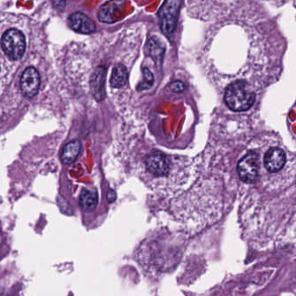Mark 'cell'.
Instances as JSON below:
<instances>
[{
  "instance_id": "1",
  "label": "cell",
  "mask_w": 296,
  "mask_h": 296,
  "mask_svg": "<svg viewBox=\"0 0 296 296\" xmlns=\"http://www.w3.org/2000/svg\"><path fill=\"white\" fill-rule=\"evenodd\" d=\"M256 100V94L244 81H236L227 87L224 101L233 111L250 110Z\"/></svg>"
},
{
  "instance_id": "16",
  "label": "cell",
  "mask_w": 296,
  "mask_h": 296,
  "mask_svg": "<svg viewBox=\"0 0 296 296\" xmlns=\"http://www.w3.org/2000/svg\"><path fill=\"white\" fill-rule=\"evenodd\" d=\"M170 88L175 91V92H181L183 90H185V84L183 83L182 81H175L173 83H171Z\"/></svg>"
},
{
  "instance_id": "12",
  "label": "cell",
  "mask_w": 296,
  "mask_h": 296,
  "mask_svg": "<svg viewBox=\"0 0 296 296\" xmlns=\"http://www.w3.org/2000/svg\"><path fill=\"white\" fill-rule=\"evenodd\" d=\"M129 72L126 67L123 64H117L114 67L111 77H110V85L113 88H121L128 82Z\"/></svg>"
},
{
  "instance_id": "6",
  "label": "cell",
  "mask_w": 296,
  "mask_h": 296,
  "mask_svg": "<svg viewBox=\"0 0 296 296\" xmlns=\"http://www.w3.org/2000/svg\"><path fill=\"white\" fill-rule=\"evenodd\" d=\"M40 87V76L34 67L26 68L20 78V88L23 96L31 98L37 95Z\"/></svg>"
},
{
  "instance_id": "13",
  "label": "cell",
  "mask_w": 296,
  "mask_h": 296,
  "mask_svg": "<svg viewBox=\"0 0 296 296\" xmlns=\"http://www.w3.org/2000/svg\"><path fill=\"white\" fill-rule=\"evenodd\" d=\"M117 2H107L100 7L98 11V19L104 23H112L115 19V12L117 10Z\"/></svg>"
},
{
  "instance_id": "4",
  "label": "cell",
  "mask_w": 296,
  "mask_h": 296,
  "mask_svg": "<svg viewBox=\"0 0 296 296\" xmlns=\"http://www.w3.org/2000/svg\"><path fill=\"white\" fill-rule=\"evenodd\" d=\"M180 1H165L158 11V16L162 21V30L167 36L172 35L176 30L179 11Z\"/></svg>"
},
{
  "instance_id": "3",
  "label": "cell",
  "mask_w": 296,
  "mask_h": 296,
  "mask_svg": "<svg viewBox=\"0 0 296 296\" xmlns=\"http://www.w3.org/2000/svg\"><path fill=\"white\" fill-rule=\"evenodd\" d=\"M261 161L258 154L250 151L245 154L238 162L237 172L241 181L245 183H254L260 175Z\"/></svg>"
},
{
  "instance_id": "11",
  "label": "cell",
  "mask_w": 296,
  "mask_h": 296,
  "mask_svg": "<svg viewBox=\"0 0 296 296\" xmlns=\"http://www.w3.org/2000/svg\"><path fill=\"white\" fill-rule=\"evenodd\" d=\"M80 149H81V144L77 140H74L67 143L61 154L62 162L65 164L74 163L78 157Z\"/></svg>"
},
{
  "instance_id": "15",
  "label": "cell",
  "mask_w": 296,
  "mask_h": 296,
  "mask_svg": "<svg viewBox=\"0 0 296 296\" xmlns=\"http://www.w3.org/2000/svg\"><path fill=\"white\" fill-rule=\"evenodd\" d=\"M150 55L155 58H158V57H162L163 56V51H164V47L161 44L160 42L155 38L150 39Z\"/></svg>"
},
{
  "instance_id": "17",
  "label": "cell",
  "mask_w": 296,
  "mask_h": 296,
  "mask_svg": "<svg viewBox=\"0 0 296 296\" xmlns=\"http://www.w3.org/2000/svg\"><path fill=\"white\" fill-rule=\"evenodd\" d=\"M107 199H108V201L110 203H112V202L115 201V199H116V193L114 192L113 190H110V191L108 192V194H107Z\"/></svg>"
},
{
  "instance_id": "5",
  "label": "cell",
  "mask_w": 296,
  "mask_h": 296,
  "mask_svg": "<svg viewBox=\"0 0 296 296\" xmlns=\"http://www.w3.org/2000/svg\"><path fill=\"white\" fill-rule=\"evenodd\" d=\"M146 170L150 175L156 177H163L170 174L171 159L161 151H153L144 160Z\"/></svg>"
},
{
  "instance_id": "14",
  "label": "cell",
  "mask_w": 296,
  "mask_h": 296,
  "mask_svg": "<svg viewBox=\"0 0 296 296\" xmlns=\"http://www.w3.org/2000/svg\"><path fill=\"white\" fill-rule=\"evenodd\" d=\"M143 72V76H144V81L138 84V86H137L138 90H148L154 83L153 74L150 72V70L148 68H144Z\"/></svg>"
},
{
  "instance_id": "18",
  "label": "cell",
  "mask_w": 296,
  "mask_h": 296,
  "mask_svg": "<svg viewBox=\"0 0 296 296\" xmlns=\"http://www.w3.org/2000/svg\"><path fill=\"white\" fill-rule=\"evenodd\" d=\"M53 4L55 6L57 7V8L62 9V8L65 5V2H63V1H57V2H53Z\"/></svg>"
},
{
  "instance_id": "9",
  "label": "cell",
  "mask_w": 296,
  "mask_h": 296,
  "mask_svg": "<svg viewBox=\"0 0 296 296\" xmlns=\"http://www.w3.org/2000/svg\"><path fill=\"white\" fill-rule=\"evenodd\" d=\"M105 76H106V70L103 66L97 67L91 76V79H90L91 92L97 101H102L105 97V89H104Z\"/></svg>"
},
{
  "instance_id": "8",
  "label": "cell",
  "mask_w": 296,
  "mask_h": 296,
  "mask_svg": "<svg viewBox=\"0 0 296 296\" xmlns=\"http://www.w3.org/2000/svg\"><path fill=\"white\" fill-rule=\"evenodd\" d=\"M68 23L74 30L79 33L90 34L96 30V24L93 21L82 12L71 14L68 18Z\"/></svg>"
},
{
  "instance_id": "2",
  "label": "cell",
  "mask_w": 296,
  "mask_h": 296,
  "mask_svg": "<svg viewBox=\"0 0 296 296\" xmlns=\"http://www.w3.org/2000/svg\"><path fill=\"white\" fill-rule=\"evenodd\" d=\"M1 46L9 59L11 61L21 59L26 47L24 35L17 29L6 30L1 39Z\"/></svg>"
},
{
  "instance_id": "7",
  "label": "cell",
  "mask_w": 296,
  "mask_h": 296,
  "mask_svg": "<svg viewBox=\"0 0 296 296\" xmlns=\"http://www.w3.org/2000/svg\"><path fill=\"white\" fill-rule=\"evenodd\" d=\"M287 163V155L281 148L272 147L269 149L263 157V164L270 173L279 172Z\"/></svg>"
},
{
  "instance_id": "10",
  "label": "cell",
  "mask_w": 296,
  "mask_h": 296,
  "mask_svg": "<svg viewBox=\"0 0 296 296\" xmlns=\"http://www.w3.org/2000/svg\"><path fill=\"white\" fill-rule=\"evenodd\" d=\"M98 197L96 191L84 189L80 194L79 204L82 210L85 212H90L97 207Z\"/></svg>"
}]
</instances>
